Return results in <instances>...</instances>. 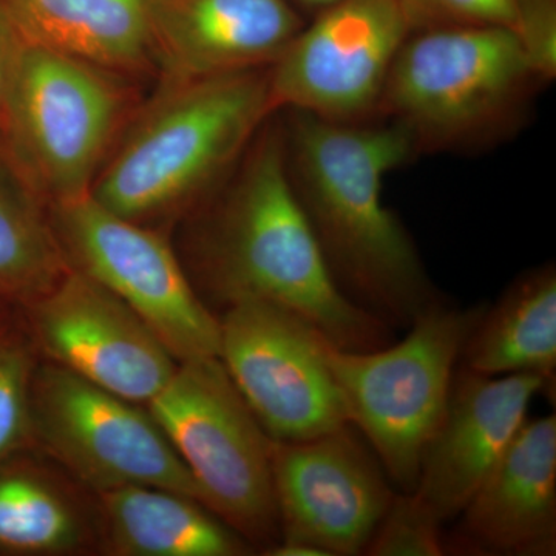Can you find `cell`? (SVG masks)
Listing matches in <instances>:
<instances>
[{
    "mask_svg": "<svg viewBox=\"0 0 556 556\" xmlns=\"http://www.w3.org/2000/svg\"><path fill=\"white\" fill-rule=\"evenodd\" d=\"M303 5L308 7V9L313 10H324L327 7L332 5V3L339 2V0H299Z\"/></svg>",
    "mask_w": 556,
    "mask_h": 556,
    "instance_id": "cell-27",
    "label": "cell"
},
{
    "mask_svg": "<svg viewBox=\"0 0 556 556\" xmlns=\"http://www.w3.org/2000/svg\"><path fill=\"white\" fill-rule=\"evenodd\" d=\"M441 518L416 492L394 495L365 554L371 556H439L445 554Z\"/></svg>",
    "mask_w": 556,
    "mask_h": 556,
    "instance_id": "cell-23",
    "label": "cell"
},
{
    "mask_svg": "<svg viewBox=\"0 0 556 556\" xmlns=\"http://www.w3.org/2000/svg\"><path fill=\"white\" fill-rule=\"evenodd\" d=\"M463 538L497 555H554L556 417L526 420L463 510Z\"/></svg>",
    "mask_w": 556,
    "mask_h": 556,
    "instance_id": "cell-16",
    "label": "cell"
},
{
    "mask_svg": "<svg viewBox=\"0 0 556 556\" xmlns=\"http://www.w3.org/2000/svg\"><path fill=\"white\" fill-rule=\"evenodd\" d=\"M514 33L544 84L556 78V0H522Z\"/></svg>",
    "mask_w": 556,
    "mask_h": 556,
    "instance_id": "cell-25",
    "label": "cell"
},
{
    "mask_svg": "<svg viewBox=\"0 0 556 556\" xmlns=\"http://www.w3.org/2000/svg\"><path fill=\"white\" fill-rule=\"evenodd\" d=\"M31 428L33 439L98 493L149 485L201 503L189 468L149 412L53 362L33 379Z\"/></svg>",
    "mask_w": 556,
    "mask_h": 556,
    "instance_id": "cell-8",
    "label": "cell"
},
{
    "mask_svg": "<svg viewBox=\"0 0 556 556\" xmlns=\"http://www.w3.org/2000/svg\"><path fill=\"white\" fill-rule=\"evenodd\" d=\"M110 551L123 556L247 555L244 538L193 497L149 485L100 493Z\"/></svg>",
    "mask_w": 556,
    "mask_h": 556,
    "instance_id": "cell-17",
    "label": "cell"
},
{
    "mask_svg": "<svg viewBox=\"0 0 556 556\" xmlns=\"http://www.w3.org/2000/svg\"><path fill=\"white\" fill-rule=\"evenodd\" d=\"M412 21L399 0H339L318 11L268 70L269 105L336 123L378 118Z\"/></svg>",
    "mask_w": 556,
    "mask_h": 556,
    "instance_id": "cell-10",
    "label": "cell"
},
{
    "mask_svg": "<svg viewBox=\"0 0 556 556\" xmlns=\"http://www.w3.org/2000/svg\"><path fill=\"white\" fill-rule=\"evenodd\" d=\"M548 390L532 372L484 376L459 368L415 490L441 521L463 514L526 422L532 399Z\"/></svg>",
    "mask_w": 556,
    "mask_h": 556,
    "instance_id": "cell-14",
    "label": "cell"
},
{
    "mask_svg": "<svg viewBox=\"0 0 556 556\" xmlns=\"http://www.w3.org/2000/svg\"><path fill=\"white\" fill-rule=\"evenodd\" d=\"M321 339L303 318L258 300L219 318L218 358L273 441H308L350 424Z\"/></svg>",
    "mask_w": 556,
    "mask_h": 556,
    "instance_id": "cell-11",
    "label": "cell"
},
{
    "mask_svg": "<svg viewBox=\"0 0 556 556\" xmlns=\"http://www.w3.org/2000/svg\"><path fill=\"white\" fill-rule=\"evenodd\" d=\"M14 455L0 459V555L87 551L93 522L86 504L50 470Z\"/></svg>",
    "mask_w": 556,
    "mask_h": 556,
    "instance_id": "cell-20",
    "label": "cell"
},
{
    "mask_svg": "<svg viewBox=\"0 0 556 556\" xmlns=\"http://www.w3.org/2000/svg\"><path fill=\"white\" fill-rule=\"evenodd\" d=\"M51 226L76 269L123 300L178 362L218 357L219 320L163 237L113 214L91 193L53 204Z\"/></svg>",
    "mask_w": 556,
    "mask_h": 556,
    "instance_id": "cell-9",
    "label": "cell"
},
{
    "mask_svg": "<svg viewBox=\"0 0 556 556\" xmlns=\"http://www.w3.org/2000/svg\"><path fill=\"white\" fill-rule=\"evenodd\" d=\"M484 306L434 303L396 345L348 351L321 339L325 361L345 404L388 478L415 492L420 460L447 405L455 367Z\"/></svg>",
    "mask_w": 556,
    "mask_h": 556,
    "instance_id": "cell-6",
    "label": "cell"
},
{
    "mask_svg": "<svg viewBox=\"0 0 556 556\" xmlns=\"http://www.w3.org/2000/svg\"><path fill=\"white\" fill-rule=\"evenodd\" d=\"M460 365L484 376L532 372L555 388L556 273L543 266L519 277L467 339Z\"/></svg>",
    "mask_w": 556,
    "mask_h": 556,
    "instance_id": "cell-19",
    "label": "cell"
},
{
    "mask_svg": "<svg viewBox=\"0 0 556 556\" xmlns=\"http://www.w3.org/2000/svg\"><path fill=\"white\" fill-rule=\"evenodd\" d=\"M292 189L339 288L388 325L409 327L438 303L415 243L383 204V179L416 155L412 135L386 118L336 123L288 110Z\"/></svg>",
    "mask_w": 556,
    "mask_h": 556,
    "instance_id": "cell-1",
    "label": "cell"
},
{
    "mask_svg": "<svg viewBox=\"0 0 556 556\" xmlns=\"http://www.w3.org/2000/svg\"><path fill=\"white\" fill-rule=\"evenodd\" d=\"M30 306V334L53 364L135 404H148L177 371L159 336L115 294L79 269Z\"/></svg>",
    "mask_w": 556,
    "mask_h": 556,
    "instance_id": "cell-12",
    "label": "cell"
},
{
    "mask_svg": "<svg viewBox=\"0 0 556 556\" xmlns=\"http://www.w3.org/2000/svg\"><path fill=\"white\" fill-rule=\"evenodd\" d=\"M302 28L287 0H149L152 58L167 79L273 65Z\"/></svg>",
    "mask_w": 556,
    "mask_h": 556,
    "instance_id": "cell-15",
    "label": "cell"
},
{
    "mask_svg": "<svg viewBox=\"0 0 556 556\" xmlns=\"http://www.w3.org/2000/svg\"><path fill=\"white\" fill-rule=\"evenodd\" d=\"M263 127L204 237L212 294L280 306L342 350L387 346L390 325L348 298L325 262L289 179L283 126Z\"/></svg>",
    "mask_w": 556,
    "mask_h": 556,
    "instance_id": "cell-2",
    "label": "cell"
},
{
    "mask_svg": "<svg viewBox=\"0 0 556 556\" xmlns=\"http://www.w3.org/2000/svg\"><path fill=\"white\" fill-rule=\"evenodd\" d=\"M30 331L0 311V459L33 439L31 387L36 372Z\"/></svg>",
    "mask_w": 556,
    "mask_h": 556,
    "instance_id": "cell-22",
    "label": "cell"
},
{
    "mask_svg": "<svg viewBox=\"0 0 556 556\" xmlns=\"http://www.w3.org/2000/svg\"><path fill=\"white\" fill-rule=\"evenodd\" d=\"M25 39L112 72L152 61L149 0H0Z\"/></svg>",
    "mask_w": 556,
    "mask_h": 556,
    "instance_id": "cell-18",
    "label": "cell"
},
{
    "mask_svg": "<svg viewBox=\"0 0 556 556\" xmlns=\"http://www.w3.org/2000/svg\"><path fill=\"white\" fill-rule=\"evenodd\" d=\"M269 115L268 72L166 79L101 169L91 197L130 219L188 204L240 159Z\"/></svg>",
    "mask_w": 556,
    "mask_h": 556,
    "instance_id": "cell-3",
    "label": "cell"
},
{
    "mask_svg": "<svg viewBox=\"0 0 556 556\" xmlns=\"http://www.w3.org/2000/svg\"><path fill=\"white\" fill-rule=\"evenodd\" d=\"M415 30L486 25L514 31L522 0H399Z\"/></svg>",
    "mask_w": 556,
    "mask_h": 556,
    "instance_id": "cell-24",
    "label": "cell"
},
{
    "mask_svg": "<svg viewBox=\"0 0 556 556\" xmlns=\"http://www.w3.org/2000/svg\"><path fill=\"white\" fill-rule=\"evenodd\" d=\"M543 84L508 28H424L397 51L378 118L407 129L417 153L484 148L514 134Z\"/></svg>",
    "mask_w": 556,
    "mask_h": 556,
    "instance_id": "cell-4",
    "label": "cell"
},
{
    "mask_svg": "<svg viewBox=\"0 0 556 556\" xmlns=\"http://www.w3.org/2000/svg\"><path fill=\"white\" fill-rule=\"evenodd\" d=\"M199 486L201 503L244 540L273 547L280 533L273 439L218 357L179 362L148 402Z\"/></svg>",
    "mask_w": 556,
    "mask_h": 556,
    "instance_id": "cell-7",
    "label": "cell"
},
{
    "mask_svg": "<svg viewBox=\"0 0 556 556\" xmlns=\"http://www.w3.org/2000/svg\"><path fill=\"white\" fill-rule=\"evenodd\" d=\"M112 70L22 36L0 104V139L40 199L91 192L124 112Z\"/></svg>",
    "mask_w": 556,
    "mask_h": 556,
    "instance_id": "cell-5",
    "label": "cell"
},
{
    "mask_svg": "<svg viewBox=\"0 0 556 556\" xmlns=\"http://www.w3.org/2000/svg\"><path fill=\"white\" fill-rule=\"evenodd\" d=\"M40 201L0 139V300L30 303L68 269Z\"/></svg>",
    "mask_w": 556,
    "mask_h": 556,
    "instance_id": "cell-21",
    "label": "cell"
},
{
    "mask_svg": "<svg viewBox=\"0 0 556 556\" xmlns=\"http://www.w3.org/2000/svg\"><path fill=\"white\" fill-rule=\"evenodd\" d=\"M21 42L22 35L20 30L10 20L5 10L0 7V104H2L11 67H13L14 58H16Z\"/></svg>",
    "mask_w": 556,
    "mask_h": 556,
    "instance_id": "cell-26",
    "label": "cell"
},
{
    "mask_svg": "<svg viewBox=\"0 0 556 556\" xmlns=\"http://www.w3.org/2000/svg\"><path fill=\"white\" fill-rule=\"evenodd\" d=\"M270 460L281 541L325 556L365 554L394 493L351 424L308 441H273Z\"/></svg>",
    "mask_w": 556,
    "mask_h": 556,
    "instance_id": "cell-13",
    "label": "cell"
}]
</instances>
